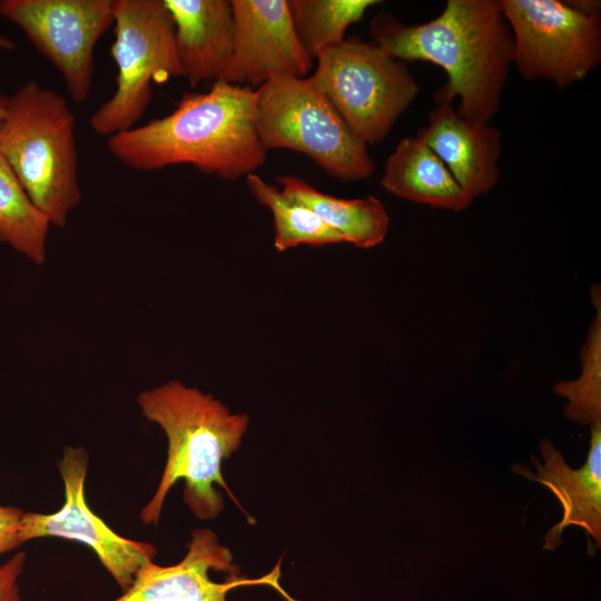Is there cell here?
<instances>
[{
  "mask_svg": "<svg viewBox=\"0 0 601 601\" xmlns=\"http://www.w3.org/2000/svg\"><path fill=\"white\" fill-rule=\"evenodd\" d=\"M372 41L401 61H426L447 79L436 104L457 98L456 111L490 124L513 65V38L499 0H449L434 19L404 24L387 13L371 21Z\"/></svg>",
  "mask_w": 601,
  "mask_h": 601,
  "instance_id": "cell-1",
  "label": "cell"
},
{
  "mask_svg": "<svg viewBox=\"0 0 601 601\" xmlns=\"http://www.w3.org/2000/svg\"><path fill=\"white\" fill-rule=\"evenodd\" d=\"M110 154L136 170L188 164L235 180L266 161L255 122V89L224 81L185 92L161 118L108 137Z\"/></svg>",
  "mask_w": 601,
  "mask_h": 601,
  "instance_id": "cell-2",
  "label": "cell"
},
{
  "mask_svg": "<svg viewBox=\"0 0 601 601\" xmlns=\"http://www.w3.org/2000/svg\"><path fill=\"white\" fill-rule=\"evenodd\" d=\"M137 404L164 431L168 447L160 482L140 511L145 525H157L170 489L184 481L183 499L200 520L216 519L225 508L221 492L239 505L223 476V462L240 446L249 415L231 413L219 400L180 381L146 390Z\"/></svg>",
  "mask_w": 601,
  "mask_h": 601,
  "instance_id": "cell-3",
  "label": "cell"
},
{
  "mask_svg": "<svg viewBox=\"0 0 601 601\" xmlns=\"http://www.w3.org/2000/svg\"><path fill=\"white\" fill-rule=\"evenodd\" d=\"M76 118L60 93L31 80L7 97L0 152L50 225L63 227L81 200Z\"/></svg>",
  "mask_w": 601,
  "mask_h": 601,
  "instance_id": "cell-4",
  "label": "cell"
},
{
  "mask_svg": "<svg viewBox=\"0 0 601 601\" xmlns=\"http://www.w3.org/2000/svg\"><path fill=\"white\" fill-rule=\"evenodd\" d=\"M255 122L266 151L290 149L342 181L367 179L376 164L312 77L276 76L255 89Z\"/></svg>",
  "mask_w": 601,
  "mask_h": 601,
  "instance_id": "cell-5",
  "label": "cell"
},
{
  "mask_svg": "<svg viewBox=\"0 0 601 601\" xmlns=\"http://www.w3.org/2000/svg\"><path fill=\"white\" fill-rule=\"evenodd\" d=\"M315 59L312 79L366 146L384 140L420 92L405 62L373 41L344 39Z\"/></svg>",
  "mask_w": 601,
  "mask_h": 601,
  "instance_id": "cell-6",
  "label": "cell"
},
{
  "mask_svg": "<svg viewBox=\"0 0 601 601\" xmlns=\"http://www.w3.org/2000/svg\"><path fill=\"white\" fill-rule=\"evenodd\" d=\"M116 90L90 117L91 129L114 136L131 129L152 96V81L183 77L175 28L164 0H112Z\"/></svg>",
  "mask_w": 601,
  "mask_h": 601,
  "instance_id": "cell-7",
  "label": "cell"
},
{
  "mask_svg": "<svg viewBox=\"0 0 601 601\" xmlns=\"http://www.w3.org/2000/svg\"><path fill=\"white\" fill-rule=\"evenodd\" d=\"M513 38V65L526 80L559 89L583 80L601 61V14L560 0H499Z\"/></svg>",
  "mask_w": 601,
  "mask_h": 601,
  "instance_id": "cell-8",
  "label": "cell"
},
{
  "mask_svg": "<svg viewBox=\"0 0 601 601\" xmlns=\"http://www.w3.org/2000/svg\"><path fill=\"white\" fill-rule=\"evenodd\" d=\"M0 17L59 71L73 101L87 100L96 45L114 24L112 0H0Z\"/></svg>",
  "mask_w": 601,
  "mask_h": 601,
  "instance_id": "cell-9",
  "label": "cell"
},
{
  "mask_svg": "<svg viewBox=\"0 0 601 601\" xmlns=\"http://www.w3.org/2000/svg\"><path fill=\"white\" fill-rule=\"evenodd\" d=\"M88 459L82 446L63 450L58 470L65 486V502L53 513L24 512L20 542L49 536L86 544L125 592L139 570L154 561L157 549L150 543L119 535L90 510L85 494Z\"/></svg>",
  "mask_w": 601,
  "mask_h": 601,
  "instance_id": "cell-10",
  "label": "cell"
},
{
  "mask_svg": "<svg viewBox=\"0 0 601 601\" xmlns=\"http://www.w3.org/2000/svg\"><path fill=\"white\" fill-rule=\"evenodd\" d=\"M279 562L256 579L239 575L230 550L209 529H195L180 562L144 565L128 590L114 601H227V593L245 585H269L287 601L294 600L278 583Z\"/></svg>",
  "mask_w": 601,
  "mask_h": 601,
  "instance_id": "cell-11",
  "label": "cell"
},
{
  "mask_svg": "<svg viewBox=\"0 0 601 601\" xmlns=\"http://www.w3.org/2000/svg\"><path fill=\"white\" fill-rule=\"evenodd\" d=\"M235 36L218 81L256 89L276 76L304 78L313 60L295 31L288 0H230Z\"/></svg>",
  "mask_w": 601,
  "mask_h": 601,
  "instance_id": "cell-12",
  "label": "cell"
},
{
  "mask_svg": "<svg viewBox=\"0 0 601 601\" xmlns=\"http://www.w3.org/2000/svg\"><path fill=\"white\" fill-rule=\"evenodd\" d=\"M590 450L585 463L580 469H572L554 444L543 439L539 449L543 462L533 455L531 461L536 469L532 473L521 463H514L511 470L534 482L546 486L562 506L561 521L543 536V549L554 551L562 544V533L568 526L582 528L594 541L595 549L601 545V421L590 425Z\"/></svg>",
  "mask_w": 601,
  "mask_h": 601,
  "instance_id": "cell-13",
  "label": "cell"
},
{
  "mask_svg": "<svg viewBox=\"0 0 601 601\" xmlns=\"http://www.w3.org/2000/svg\"><path fill=\"white\" fill-rule=\"evenodd\" d=\"M472 198L490 193L500 179L502 136L490 124L461 116L451 102L436 104L417 131Z\"/></svg>",
  "mask_w": 601,
  "mask_h": 601,
  "instance_id": "cell-14",
  "label": "cell"
},
{
  "mask_svg": "<svg viewBox=\"0 0 601 601\" xmlns=\"http://www.w3.org/2000/svg\"><path fill=\"white\" fill-rule=\"evenodd\" d=\"M170 12L178 60L195 88L218 81L234 50L235 24L230 0H164Z\"/></svg>",
  "mask_w": 601,
  "mask_h": 601,
  "instance_id": "cell-15",
  "label": "cell"
},
{
  "mask_svg": "<svg viewBox=\"0 0 601 601\" xmlns=\"http://www.w3.org/2000/svg\"><path fill=\"white\" fill-rule=\"evenodd\" d=\"M380 185L400 198L461 211L473 199L417 135L403 138L388 156Z\"/></svg>",
  "mask_w": 601,
  "mask_h": 601,
  "instance_id": "cell-16",
  "label": "cell"
},
{
  "mask_svg": "<svg viewBox=\"0 0 601 601\" xmlns=\"http://www.w3.org/2000/svg\"><path fill=\"white\" fill-rule=\"evenodd\" d=\"M282 191L312 209L327 226L339 233L345 243L358 248L381 244L388 230L390 215L375 196L346 199L324 194L296 176L277 177Z\"/></svg>",
  "mask_w": 601,
  "mask_h": 601,
  "instance_id": "cell-17",
  "label": "cell"
},
{
  "mask_svg": "<svg viewBox=\"0 0 601 601\" xmlns=\"http://www.w3.org/2000/svg\"><path fill=\"white\" fill-rule=\"evenodd\" d=\"M247 187L257 203L273 216L274 247L277 252L299 245L324 246L345 243L344 237L327 226L312 209L268 184L256 173L246 176Z\"/></svg>",
  "mask_w": 601,
  "mask_h": 601,
  "instance_id": "cell-18",
  "label": "cell"
},
{
  "mask_svg": "<svg viewBox=\"0 0 601 601\" xmlns=\"http://www.w3.org/2000/svg\"><path fill=\"white\" fill-rule=\"evenodd\" d=\"M50 226L0 152V243L41 265Z\"/></svg>",
  "mask_w": 601,
  "mask_h": 601,
  "instance_id": "cell-19",
  "label": "cell"
},
{
  "mask_svg": "<svg viewBox=\"0 0 601 601\" xmlns=\"http://www.w3.org/2000/svg\"><path fill=\"white\" fill-rule=\"evenodd\" d=\"M378 3L377 0H288L295 31L312 59L342 42L347 28Z\"/></svg>",
  "mask_w": 601,
  "mask_h": 601,
  "instance_id": "cell-20",
  "label": "cell"
},
{
  "mask_svg": "<svg viewBox=\"0 0 601 601\" xmlns=\"http://www.w3.org/2000/svg\"><path fill=\"white\" fill-rule=\"evenodd\" d=\"M595 316L589 328L585 343L580 353L581 375L574 381L554 384V392L568 400L563 408L566 418L591 425L601 421V296L600 287L591 290Z\"/></svg>",
  "mask_w": 601,
  "mask_h": 601,
  "instance_id": "cell-21",
  "label": "cell"
},
{
  "mask_svg": "<svg viewBox=\"0 0 601 601\" xmlns=\"http://www.w3.org/2000/svg\"><path fill=\"white\" fill-rule=\"evenodd\" d=\"M26 564V552H16L0 564V601H22L19 579Z\"/></svg>",
  "mask_w": 601,
  "mask_h": 601,
  "instance_id": "cell-22",
  "label": "cell"
},
{
  "mask_svg": "<svg viewBox=\"0 0 601 601\" xmlns=\"http://www.w3.org/2000/svg\"><path fill=\"white\" fill-rule=\"evenodd\" d=\"M23 511L0 504V555L21 545L20 530Z\"/></svg>",
  "mask_w": 601,
  "mask_h": 601,
  "instance_id": "cell-23",
  "label": "cell"
},
{
  "mask_svg": "<svg viewBox=\"0 0 601 601\" xmlns=\"http://www.w3.org/2000/svg\"><path fill=\"white\" fill-rule=\"evenodd\" d=\"M571 7L587 14L600 13L601 2L599 0H571L566 1Z\"/></svg>",
  "mask_w": 601,
  "mask_h": 601,
  "instance_id": "cell-24",
  "label": "cell"
},
{
  "mask_svg": "<svg viewBox=\"0 0 601 601\" xmlns=\"http://www.w3.org/2000/svg\"><path fill=\"white\" fill-rule=\"evenodd\" d=\"M0 48L4 50H12L14 49V43L10 38L0 33Z\"/></svg>",
  "mask_w": 601,
  "mask_h": 601,
  "instance_id": "cell-25",
  "label": "cell"
},
{
  "mask_svg": "<svg viewBox=\"0 0 601 601\" xmlns=\"http://www.w3.org/2000/svg\"><path fill=\"white\" fill-rule=\"evenodd\" d=\"M6 99H7V96H1V95H0V118H1L2 112H3Z\"/></svg>",
  "mask_w": 601,
  "mask_h": 601,
  "instance_id": "cell-26",
  "label": "cell"
}]
</instances>
